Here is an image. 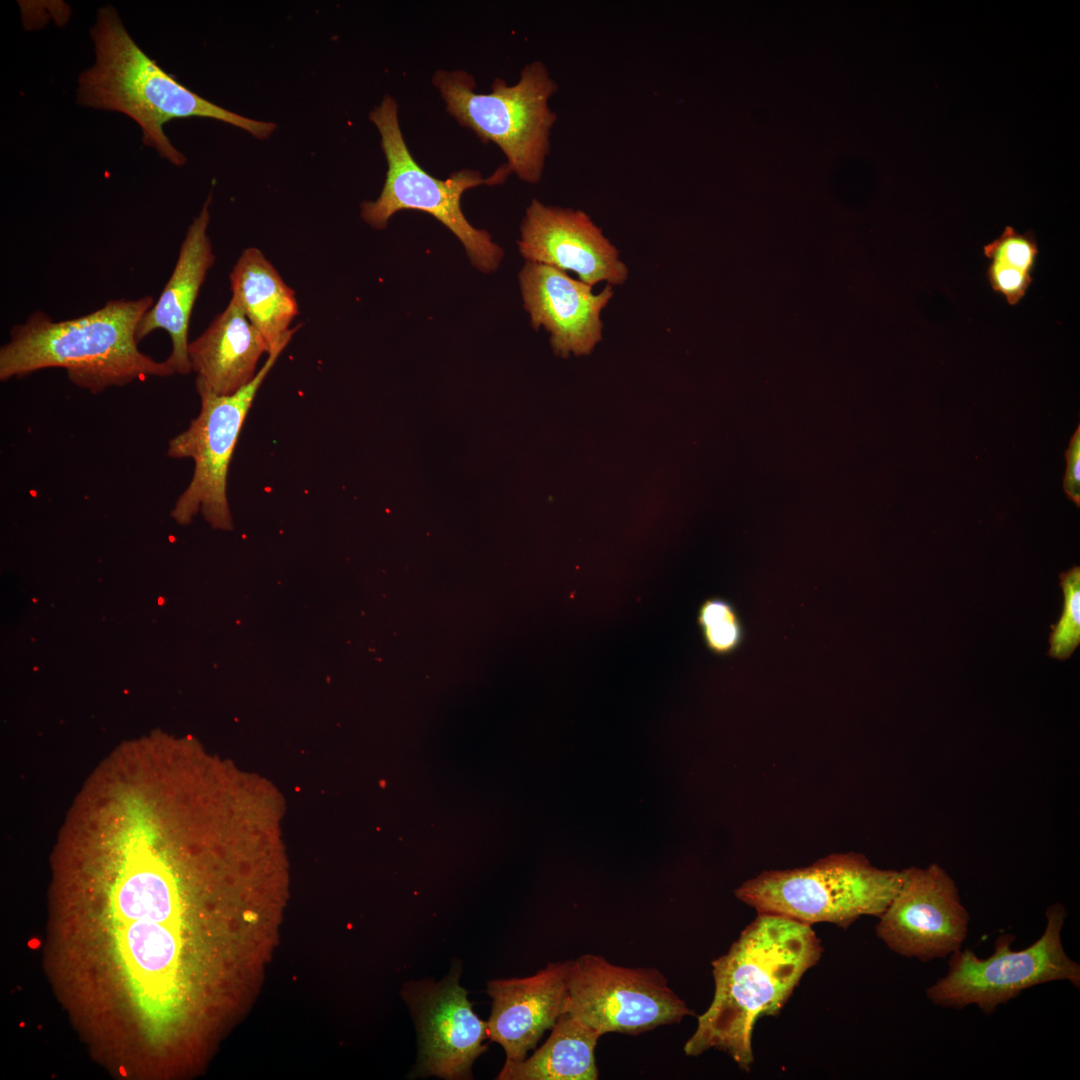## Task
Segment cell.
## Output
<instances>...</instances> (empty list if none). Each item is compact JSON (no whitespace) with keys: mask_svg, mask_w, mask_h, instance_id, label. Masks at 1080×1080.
<instances>
[{"mask_svg":"<svg viewBox=\"0 0 1080 1080\" xmlns=\"http://www.w3.org/2000/svg\"><path fill=\"white\" fill-rule=\"evenodd\" d=\"M821 954V942L810 925L758 913L727 953L713 960L714 997L698 1017L685 1054L699 1056L715 1049L749 1071L757 1019L780 1012Z\"/></svg>","mask_w":1080,"mask_h":1080,"instance_id":"1","label":"cell"},{"mask_svg":"<svg viewBox=\"0 0 1080 1080\" xmlns=\"http://www.w3.org/2000/svg\"><path fill=\"white\" fill-rule=\"evenodd\" d=\"M150 295L108 301L84 316L54 321L34 311L14 325L0 349V380L62 368L76 386L93 394L134 381L174 375L166 362L141 352L137 328L153 306Z\"/></svg>","mask_w":1080,"mask_h":1080,"instance_id":"2","label":"cell"},{"mask_svg":"<svg viewBox=\"0 0 1080 1080\" xmlns=\"http://www.w3.org/2000/svg\"><path fill=\"white\" fill-rule=\"evenodd\" d=\"M90 35L95 60L78 77L77 103L129 117L141 129L143 143L176 166L184 165L186 157L164 132L170 120L211 118L258 139L268 138L277 128L273 122L218 106L183 86L139 47L112 5L98 10Z\"/></svg>","mask_w":1080,"mask_h":1080,"instance_id":"3","label":"cell"},{"mask_svg":"<svg viewBox=\"0 0 1080 1080\" xmlns=\"http://www.w3.org/2000/svg\"><path fill=\"white\" fill-rule=\"evenodd\" d=\"M432 83L447 113L483 143H495L511 173L528 183L540 180L556 121L548 100L557 90L542 62L525 66L514 85L496 78L487 94L475 92L476 82L464 70H437Z\"/></svg>","mask_w":1080,"mask_h":1080,"instance_id":"4","label":"cell"},{"mask_svg":"<svg viewBox=\"0 0 1080 1080\" xmlns=\"http://www.w3.org/2000/svg\"><path fill=\"white\" fill-rule=\"evenodd\" d=\"M904 875V869L873 866L860 853H833L806 867L764 871L744 882L735 895L757 913L847 928L861 916L879 917Z\"/></svg>","mask_w":1080,"mask_h":1080,"instance_id":"5","label":"cell"},{"mask_svg":"<svg viewBox=\"0 0 1080 1080\" xmlns=\"http://www.w3.org/2000/svg\"><path fill=\"white\" fill-rule=\"evenodd\" d=\"M369 119L380 133L388 169L380 196L361 205L363 220L375 229H384L389 219L401 210L428 213L458 237L476 268L483 272L496 270L502 250L485 230L476 229L467 221L460 200L470 188L503 182L511 173L506 164L487 179L478 171L464 169L441 180L424 170L410 153L399 125L398 104L393 97L386 95L370 112Z\"/></svg>","mask_w":1080,"mask_h":1080,"instance_id":"6","label":"cell"},{"mask_svg":"<svg viewBox=\"0 0 1080 1080\" xmlns=\"http://www.w3.org/2000/svg\"><path fill=\"white\" fill-rule=\"evenodd\" d=\"M1045 916L1042 935L1022 950L1012 949L1014 935L1002 933L987 958H979L969 948L952 953L946 975L926 989L927 998L943 1008L976 1005L990 1015L1033 986L1064 980L1079 988L1080 965L1065 952L1061 938L1066 909L1055 903Z\"/></svg>","mask_w":1080,"mask_h":1080,"instance_id":"7","label":"cell"},{"mask_svg":"<svg viewBox=\"0 0 1080 1080\" xmlns=\"http://www.w3.org/2000/svg\"><path fill=\"white\" fill-rule=\"evenodd\" d=\"M287 344L268 354L255 378L231 395H218L196 381L200 396L199 415L188 428L170 439L167 455L191 458L194 472L187 488L178 497L172 517L189 523L199 511L214 528L232 526L227 499V475L243 423L257 391Z\"/></svg>","mask_w":1080,"mask_h":1080,"instance_id":"8","label":"cell"},{"mask_svg":"<svg viewBox=\"0 0 1080 1080\" xmlns=\"http://www.w3.org/2000/svg\"><path fill=\"white\" fill-rule=\"evenodd\" d=\"M564 1012L600 1036L637 1035L693 1014L659 970L623 967L594 954L572 961Z\"/></svg>","mask_w":1080,"mask_h":1080,"instance_id":"9","label":"cell"},{"mask_svg":"<svg viewBox=\"0 0 1080 1080\" xmlns=\"http://www.w3.org/2000/svg\"><path fill=\"white\" fill-rule=\"evenodd\" d=\"M903 882L878 917L877 936L896 954L921 962L962 948L970 916L953 878L940 865L904 869Z\"/></svg>","mask_w":1080,"mask_h":1080,"instance_id":"10","label":"cell"},{"mask_svg":"<svg viewBox=\"0 0 1080 1080\" xmlns=\"http://www.w3.org/2000/svg\"><path fill=\"white\" fill-rule=\"evenodd\" d=\"M454 968L439 982L421 980L408 989L418 1033L417 1071L448 1080L468 1079L475 1059L487 1050V1022L480 1019L459 985Z\"/></svg>","mask_w":1080,"mask_h":1080,"instance_id":"11","label":"cell"},{"mask_svg":"<svg viewBox=\"0 0 1080 1080\" xmlns=\"http://www.w3.org/2000/svg\"><path fill=\"white\" fill-rule=\"evenodd\" d=\"M518 244L527 261L572 271L590 286L602 281L621 285L628 277L618 250L580 210L532 200L521 224Z\"/></svg>","mask_w":1080,"mask_h":1080,"instance_id":"12","label":"cell"},{"mask_svg":"<svg viewBox=\"0 0 1080 1080\" xmlns=\"http://www.w3.org/2000/svg\"><path fill=\"white\" fill-rule=\"evenodd\" d=\"M519 282L531 325L550 333L558 355L589 354L601 341V312L613 297L611 285L595 294L592 286L566 272L529 261L519 274Z\"/></svg>","mask_w":1080,"mask_h":1080,"instance_id":"13","label":"cell"},{"mask_svg":"<svg viewBox=\"0 0 1080 1080\" xmlns=\"http://www.w3.org/2000/svg\"><path fill=\"white\" fill-rule=\"evenodd\" d=\"M571 963H549L528 977L487 982L492 998L487 1034L503 1047L505 1062L524 1060L564 1013Z\"/></svg>","mask_w":1080,"mask_h":1080,"instance_id":"14","label":"cell"},{"mask_svg":"<svg viewBox=\"0 0 1080 1080\" xmlns=\"http://www.w3.org/2000/svg\"><path fill=\"white\" fill-rule=\"evenodd\" d=\"M210 202L211 196H208L187 230L169 280L137 328L138 342L155 330L162 329L169 334L172 349L165 362L174 374L186 375L192 371L188 356L191 314L207 272L215 261L207 234Z\"/></svg>","mask_w":1080,"mask_h":1080,"instance_id":"15","label":"cell"},{"mask_svg":"<svg viewBox=\"0 0 1080 1080\" xmlns=\"http://www.w3.org/2000/svg\"><path fill=\"white\" fill-rule=\"evenodd\" d=\"M264 353H269L265 339L232 299L188 347L196 381L218 395L234 394L249 384Z\"/></svg>","mask_w":1080,"mask_h":1080,"instance_id":"16","label":"cell"},{"mask_svg":"<svg viewBox=\"0 0 1080 1080\" xmlns=\"http://www.w3.org/2000/svg\"><path fill=\"white\" fill-rule=\"evenodd\" d=\"M232 300L265 339L269 353L288 344L300 327L289 328L299 313L295 292L257 248L239 256L229 275Z\"/></svg>","mask_w":1080,"mask_h":1080,"instance_id":"17","label":"cell"},{"mask_svg":"<svg viewBox=\"0 0 1080 1080\" xmlns=\"http://www.w3.org/2000/svg\"><path fill=\"white\" fill-rule=\"evenodd\" d=\"M600 1034L564 1012L545 1043L520 1062H505L499 1080H596L595 1047Z\"/></svg>","mask_w":1080,"mask_h":1080,"instance_id":"18","label":"cell"},{"mask_svg":"<svg viewBox=\"0 0 1080 1080\" xmlns=\"http://www.w3.org/2000/svg\"><path fill=\"white\" fill-rule=\"evenodd\" d=\"M983 253L991 260L986 274L992 290L1009 305L1018 304L1033 281L1039 253L1034 231L1019 233L1007 225L997 238L984 245Z\"/></svg>","mask_w":1080,"mask_h":1080,"instance_id":"19","label":"cell"},{"mask_svg":"<svg viewBox=\"0 0 1080 1080\" xmlns=\"http://www.w3.org/2000/svg\"><path fill=\"white\" fill-rule=\"evenodd\" d=\"M116 910L125 921L163 923L175 911V896L168 878L158 870L143 868L130 872L116 894Z\"/></svg>","mask_w":1080,"mask_h":1080,"instance_id":"20","label":"cell"},{"mask_svg":"<svg viewBox=\"0 0 1080 1080\" xmlns=\"http://www.w3.org/2000/svg\"><path fill=\"white\" fill-rule=\"evenodd\" d=\"M122 944L127 961L141 975L156 977L169 972L177 959L178 939L168 926L153 921H134L126 927Z\"/></svg>","mask_w":1080,"mask_h":1080,"instance_id":"21","label":"cell"},{"mask_svg":"<svg viewBox=\"0 0 1080 1080\" xmlns=\"http://www.w3.org/2000/svg\"><path fill=\"white\" fill-rule=\"evenodd\" d=\"M697 624L706 648L718 656L734 653L745 639L736 607L722 597L707 598L700 604Z\"/></svg>","mask_w":1080,"mask_h":1080,"instance_id":"22","label":"cell"},{"mask_svg":"<svg viewBox=\"0 0 1080 1080\" xmlns=\"http://www.w3.org/2000/svg\"><path fill=\"white\" fill-rule=\"evenodd\" d=\"M1059 578L1064 603L1059 621L1051 625L1048 655L1066 660L1080 644V567L1073 566Z\"/></svg>","mask_w":1080,"mask_h":1080,"instance_id":"23","label":"cell"},{"mask_svg":"<svg viewBox=\"0 0 1080 1080\" xmlns=\"http://www.w3.org/2000/svg\"><path fill=\"white\" fill-rule=\"evenodd\" d=\"M1067 468L1063 480V488L1067 497L1077 507L1080 505V425L1077 426L1071 437L1069 447L1065 452Z\"/></svg>","mask_w":1080,"mask_h":1080,"instance_id":"24","label":"cell"}]
</instances>
